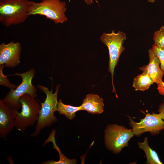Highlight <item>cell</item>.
Instances as JSON below:
<instances>
[{
    "instance_id": "ba28073f",
    "label": "cell",
    "mask_w": 164,
    "mask_h": 164,
    "mask_svg": "<svg viewBox=\"0 0 164 164\" xmlns=\"http://www.w3.org/2000/svg\"><path fill=\"white\" fill-rule=\"evenodd\" d=\"M129 118V125L132 128L133 133L137 136H139L147 132L155 135L164 129V122L159 114H145L144 118L138 122Z\"/></svg>"
},
{
    "instance_id": "7402d4cb",
    "label": "cell",
    "mask_w": 164,
    "mask_h": 164,
    "mask_svg": "<svg viewBox=\"0 0 164 164\" xmlns=\"http://www.w3.org/2000/svg\"><path fill=\"white\" fill-rule=\"evenodd\" d=\"M84 2L88 5H90L94 3L93 0H85Z\"/></svg>"
},
{
    "instance_id": "277c9868",
    "label": "cell",
    "mask_w": 164,
    "mask_h": 164,
    "mask_svg": "<svg viewBox=\"0 0 164 164\" xmlns=\"http://www.w3.org/2000/svg\"><path fill=\"white\" fill-rule=\"evenodd\" d=\"M67 9L65 2L60 0H42L38 2L31 1L29 14L44 16L55 24H62L67 20L65 14Z\"/></svg>"
},
{
    "instance_id": "7c38bea8",
    "label": "cell",
    "mask_w": 164,
    "mask_h": 164,
    "mask_svg": "<svg viewBox=\"0 0 164 164\" xmlns=\"http://www.w3.org/2000/svg\"><path fill=\"white\" fill-rule=\"evenodd\" d=\"M80 106L81 110L93 114H99L104 111V100L97 94H88L83 99Z\"/></svg>"
},
{
    "instance_id": "7a4b0ae2",
    "label": "cell",
    "mask_w": 164,
    "mask_h": 164,
    "mask_svg": "<svg viewBox=\"0 0 164 164\" xmlns=\"http://www.w3.org/2000/svg\"><path fill=\"white\" fill-rule=\"evenodd\" d=\"M31 1L0 0V22L6 27L23 23L28 17Z\"/></svg>"
},
{
    "instance_id": "3957f363",
    "label": "cell",
    "mask_w": 164,
    "mask_h": 164,
    "mask_svg": "<svg viewBox=\"0 0 164 164\" xmlns=\"http://www.w3.org/2000/svg\"><path fill=\"white\" fill-rule=\"evenodd\" d=\"M19 101L22 106L21 112L13 109L15 127L23 133L28 127L33 125L37 121L41 104L36 98L28 94L22 95Z\"/></svg>"
},
{
    "instance_id": "2e32d148",
    "label": "cell",
    "mask_w": 164,
    "mask_h": 164,
    "mask_svg": "<svg viewBox=\"0 0 164 164\" xmlns=\"http://www.w3.org/2000/svg\"><path fill=\"white\" fill-rule=\"evenodd\" d=\"M81 106H75L64 104L61 99L59 100L57 111L59 114L65 116L68 119L72 120L76 116V113L81 111Z\"/></svg>"
},
{
    "instance_id": "5b68a950",
    "label": "cell",
    "mask_w": 164,
    "mask_h": 164,
    "mask_svg": "<svg viewBox=\"0 0 164 164\" xmlns=\"http://www.w3.org/2000/svg\"><path fill=\"white\" fill-rule=\"evenodd\" d=\"M35 71L32 68L23 73H16L13 75L17 76L22 78L21 83L15 89H10L2 101L13 109L19 111L22 107L19 101L20 97L25 94L37 98L36 88L32 83Z\"/></svg>"
},
{
    "instance_id": "44dd1931",
    "label": "cell",
    "mask_w": 164,
    "mask_h": 164,
    "mask_svg": "<svg viewBox=\"0 0 164 164\" xmlns=\"http://www.w3.org/2000/svg\"><path fill=\"white\" fill-rule=\"evenodd\" d=\"M159 114L164 122V101L159 106Z\"/></svg>"
},
{
    "instance_id": "4fadbf2b",
    "label": "cell",
    "mask_w": 164,
    "mask_h": 164,
    "mask_svg": "<svg viewBox=\"0 0 164 164\" xmlns=\"http://www.w3.org/2000/svg\"><path fill=\"white\" fill-rule=\"evenodd\" d=\"M55 130L53 129L50 133L48 138L45 141L43 145H45L49 142H52L53 148L55 149L58 152L59 154L60 159L58 161H56L53 160H49L44 162L42 163L43 164H73L77 163V160L73 159H70L67 158L61 152L57 145L55 142Z\"/></svg>"
},
{
    "instance_id": "9a60e30c",
    "label": "cell",
    "mask_w": 164,
    "mask_h": 164,
    "mask_svg": "<svg viewBox=\"0 0 164 164\" xmlns=\"http://www.w3.org/2000/svg\"><path fill=\"white\" fill-rule=\"evenodd\" d=\"M153 83L150 77L147 73L143 72L134 78L133 87L136 91H144L149 89Z\"/></svg>"
},
{
    "instance_id": "52a82bcc",
    "label": "cell",
    "mask_w": 164,
    "mask_h": 164,
    "mask_svg": "<svg viewBox=\"0 0 164 164\" xmlns=\"http://www.w3.org/2000/svg\"><path fill=\"white\" fill-rule=\"evenodd\" d=\"M106 146L114 153H120L124 147L128 146V142L134 135L132 129L117 124H110L104 132Z\"/></svg>"
},
{
    "instance_id": "d6986e66",
    "label": "cell",
    "mask_w": 164,
    "mask_h": 164,
    "mask_svg": "<svg viewBox=\"0 0 164 164\" xmlns=\"http://www.w3.org/2000/svg\"><path fill=\"white\" fill-rule=\"evenodd\" d=\"M152 49L155 54L158 57L160 62V68L164 72V50L155 44L153 45Z\"/></svg>"
},
{
    "instance_id": "ffe728a7",
    "label": "cell",
    "mask_w": 164,
    "mask_h": 164,
    "mask_svg": "<svg viewBox=\"0 0 164 164\" xmlns=\"http://www.w3.org/2000/svg\"><path fill=\"white\" fill-rule=\"evenodd\" d=\"M157 84L159 92L160 94L164 96V82L162 81Z\"/></svg>"
},
{
    "instance_id": "9c48e42d",
    "label": "cell",
    "mask_w": 164,
    "mask_h": 164,
    "mask_svg": "<svg viewBox=\"0 0 164 164\" xmlns=\"http://www.w3.org/2000/svg\"><path fill=\"white\" fill-rule=\"evenodd\" d=\"M21 45L18 42L11 41L7 44L0 45V65L14 68L20 63Z\"/></svg>"
},
{
    "instance_id": "8fae6325",
    "label": "cell",
    "mask_w": 164,
    "mask_h": 164,
    "mask_svg": "<svg viewBox=\"0 0 164 164\" xmlns=\"http://www.w3.org/2000/svg\"><path fill=\"white\" fill-rule=\"evenodd\" d=\"M149 61V64L140 67L139 69L147 73L154 83L158 84L162 81L164 72L161 70L160 62L158 57L155 54L152 48L148 51Z\"/></svg>"
},
{
    "instance_id": "e0dca14e",
    "label": "cell",
    "mask_w": 164,
    "mask_h": 164,
    "mask_svg": "<svg viewBox=\"0 0 164 164\" xmlns=\"http://www.w3.org/2000/svg\"><path fill=\"white\" fill-rule=\"evenodd\" d=\"M154 44L164 50V26L155 32L153 36Z\"/></svg>"
},
{
    "instance_id": "6da1fadb",
    "label": "cell",
    "mask_w": 164,
    "mask_h": 164,
    "mask_svg": "<svg viewBox=\"0 0 164 164\" xmlns=\"http://www.w3.org/2000/svg\"><path fill=\"white\" fill-rule=\"evenodd\" d=\"M60 87L58 84L56 87L55 93L53 89L49 91L48 88L41 85L37 86L38 88L46 95V98L43 103H41V108L34 132L30 135L33 137L39 135L42 129L50 126L57 121L54 114L57 111V94Z\"/></svg>"
},
{
    "instance_id": "ac0fdd59",
    "label": "cell",
    "mask_w": 164,
    "mask_h": 164,
    "mask_svg": "<svg viewBox=\"0 0 164 164\" xmlns=\"http://www.w3.org/2000/svg\"><path fill=\"white\" fill-rule=\"evenodd\" d=\"M4 67V65H0V85L8 87L10 89H15L16 86L11 83L7 77L8 76L5 75L3 72L2 70Z\"/></svg>"
},
{
    "instance_id": "8992f818",
    "label": "cell",
    "mask_w": 164,
    "mask_h": 164,
    "mask_svg": "<svg viewBox=\"0 0 164 164\" xmlns=\"http://www.w3.org/2000/svg\"><path fill=\"white\" fill-rule=\"evenodd\" d=\"M126 39L125 33L120 31L115 33L113 30L111 33L104 32L100 37L101 42L108 47L109 53L108 71L111 73V77L112 92H115L118 97L114 86L113 77L114 69L118 62L120 56L125 48L123 46Z\"/></svg>"
},
{
    "instance_id": "30bf717a",
    "label": "cell",
    "mask_w": 164,
    "mask_h": 164,
    "mask_svg": "<svg viewBox=\"0 0 164 164\" xmlns=\"http://www.w3.org/2000/svg\"><path fill=\"white\" fill-rule=\"evenodd\" d=\"M15 127L14 110L0 100V137L6 140Z\"/></svg>"
},
{
    "instance_id": "5bb4252c",
    "label": "cell",
    "mask_w": 164,
    "mask_h": 164,
    "mask_svg": "<svg viewBox=\"0 0 164 164\" xmlns=\"http://www.w3.org/2000/svg\"><path fill=\"white\" fill-rule=\"evenodd\" d=\"M138 145L140 148L144 152L146 158V164H162L157 153L149 146L148 138H145L143 142H138Z\"/></svg>"
},
{
    "instance_id": "603a6c76",
    "label": "cell",
    "mask_w": 164,
    "mask_h": 164,
    "mask_svg": "<svg viewBox=\"0 0 164 164\" xmlns=\"http://www.w3.org/2000/svg\"><path fill=\"white\" fill-rule=\"evenodd\" d=\"M156 0H148V1L150 2H154Z\"/></svg>"
}]
</instances>
